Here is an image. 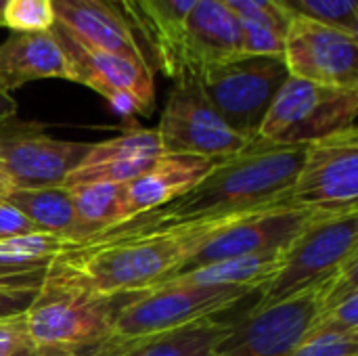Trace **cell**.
<instances>
[{
    "label": "cell",
    "instance_id": "obj_8",
    "mask_svg": "<svg viewBox=\"0 0 358 356\" xmlns=\"http://www.w3.org/2000/svg\"><path fill=\"white\" fill-rule=\"evenodd\" d=\"M254 294L248 287H189L159 285L143 294L126 296L113 321V336L141 340L178 329L182 325L218 317L243 298Z\"/></svg>",
    "mask_w": 358,
    "mask_h": 356
},
{
    "label": "cell",
    "instance_id": "obj_26",
    "mask_svg": "<svg viewBox=\"0 0 358 356\" xmlns=\"http://www.w3.org/2000/svg\"><path fill=\"white\" fill-rule=\"evenodd\" d=\"M358 256L350 258L331 279L313 327L306 336L358 334Z\"/></svg>",
    "mask_w": 358,
    "mask_h": 356
},
{
    "label": "cell",
    "instance_id": "obj_2",
    "mask_svg": "<svg viewBox=\"0 0 358 356\" xmlns=\"http://www.w3.org/2000/svg\"><path fill=\"white\" fill-rule=\"evenodd\" d=\"M304 149L306 145L252 141L233 157L216 162L197 187L159 212L170 220H199L285 204L300 172Z\"/></svg>",
    "mask_w": 358,
    "mask_h": 356
},
{
    "label": "cell",
    "instance_id": "obj_27",
    "mask_svg": "<svg viewBox=\"0 0 358 356\" xmlns=\"http://www.w3.org/2000/svg\"><path fill=\"white\" fill-rule=\"evenodd\" d=\"M289 19L292 17H273V15L237 19L241 31V52L262 55V57H283Z\"/></svg>",
    "mask_w": 358,
    "mask_h": 356
},
{
    "label": "cell",
    "instance_id": "obj_22",
    "mask_svg": "<svg viewBox=\"0 0 358 356\" xmlns=\"http://www.w3.org/2000/svg\"><path fill=\"white\" fill-rule=\"evenodd\" d=\"M69 245L71 241L48 233L0 241V285L40 287L50 262Z\"/></svg>",
    "mask_w": 358,
    "mask_h": 356
},
{
    "label": "cell",
    "instance_id": "obj_7",
    "mask_svg": "<svg viewBox=\"0 0 358 356\" xmlns=\"http://www.w3.org/2000/svg\"><path fill=\"white\" fill-rule=\"evenodd\" d=\"M155 130L164 153L203 157L214 164L250 145L218 115L195 73H180L174 80Z\"/></svg>",
    "mask_w": 358,
    "mask_h": 356
},
{
    "label": "cell",
    "instance_id": "obj_38",
    "mask_svg": "<svg viewBox=\"0 0 358 356\" xmlns=\"http://www.w3.org/2000/svg\"><path fill=\"white\" fill-rule=\"evenodd\" d=\"M4 2H6V0H0V13H2V6H4Z\"/></svg>",
    "mask_w": 358,
    "mask_h": 356
},
{
    "label": "cell",
    "instance_id": "obj_16",
    "mask_svg": "<svg viewBox=\"0 0 358 356\" xmlns=\"http://www.w3.org/2000/svg\"><path fill=\"white\" fill-rule=\"evenodd\" d=\"M132 25L153 71L180 76L182 25L197 0H113Z\"/></svg>",
    "mask_w": 358,
    "mask_h": 356
},
{
    "label": "cell",
    "instance_id": "obj_20",
    "mask_svg": "<svg viewBox=\"0 0 358 356\" xmlns=\"http://www.w3.org/2000/svg\"><path fill=\"white\" fill-rule=\"evenodd\" d=\"M69 80L67 59L48 31L10 34L0 44V92L38 82V80Z\"/></svg>",
    "mask_w": 358,
    "mask_h": 356
},
{
    "label": "cell",
    "instance_id": "obj_9",
    "mask_svg": "<svg viewBox=\"0 0 358 356\" xmlns=\"http://www.w3.org/2000/svg\"><path fill=\"white\" fill-rule=\"evenodd\" d=\"M50 34L67 59L69 82L92 88L122 115L153 113L155 71L147 63L86 46L57 21Z\"/></svg>",
    "mask_w": 358,
    "mask_h": 356
},
{
    "label": "cell",
    "instance_id": "obj_18",
    "mask_svg": "<svg viewBox=\"0 0 358 356\" xmlns=\"http://www.w3.org/2000/svg\"><path fill=\"white\" fill-rule=\"evenodd\" d=\"M52 6L57 23L82 44L149 65L132 25L109 0H52Z\"/></svg>",
    "mask_w": 358,
    "mask_h": 356
},
{
    "label": "cell",
    "instance_id": "obj_33",
    "mask_svg": "<svg viewBox=\"0 0 358 356\" xmlns=\"http://www.w3.org/2000/svg\"><path fill=\"white\" fill-rule=\"evenodd\" d=\"M38 296V287H10L0 285V321L25 315Z\"/></svg>",
    "mask_w": 358,
    "mask_h": 356
},
{
    "label": "cell",
    "instance_id": "obj_31",
    "mask_svg": "<svg viewBox=\"0 0 358 356\" xmlns=\"http://www.w3.org/2000/svg\"><path fill=\"white\" fill-rule=\"evenodd\" d=\"M48 350L36 346L29 336L25 315L0 321V356H42Z\"/></svg>",
    "mask_w": 358,
    "mask_h": 356
},
{
    "label": "cell",
    "instance_id": "obj_14",
    "mask_svg": "<svg viewBox=\"0 0 358 356\" xmlns=\"http://www.w3.org/2000/svg\"><path fill=\"white\" fill-rule=\"evenodd\" d=\"M283 61L292 78L358 90V36L306 17H292Z\"/></svg>",
    "mask_w": 358,
    "mask_h": 356
},
{
    "label": "cell",
    "instance_id": "obj_34",
    "mask_svg": "<svg viewBox=\"0 0 358 356\" xmlns=\"http://www.w3.org/2000/svg\"><path fill=\"white\" fill-rule=\"evenodd\" d=\"M31 233H38V231L27 220V216H23L15 206H10L4 197H0V241L19 239Z\"/></svg>",
    "mask_w": 358,
    "mask_h": 356
},
{
    "label": "cell",
    "instance_id": "obj_37",
    "mask_svg": "<svg viewBox=\"0 0 358 356\" xmlns=\"http://www.w3.org/2000/svg\"><path fill=\"white\" fill-rule=\"evenodd\" d=\"M10 189H15V187H13V183H10V180H8V176L0 170V197H4Z\"/></svg>",
    "mask_w": 358,
    "mask_h": 356
},
{
    "label": "cell",
    "instance_id": "obj_30",
    "mask_svg": "<svg viewBox=\"0 0 358 356\" xmlns=\"http://www.w3.org/2000/svg\"><path fill=\"white\" fill-rule=\"evenodd\" d=\"M287 356H358V334L304 336Z\"/></svg>",
    "mask_w": 358,
    "mask_h": 356
},
{
    "label": "cell",
    "instance_id": "obj_29",
    "mask_svg": "<svg viewBox=\"0 0 358 356\" xmlns=\"http://www.w3.org/2000/svg\"><path fill=\"white\" fill-rule=\"evenodd\" d=\"M55 21L52 0H6L0 13V27L10 34L48 31Z\"/></svg>",
    "mask_w": 358,
    "mask_h": 356
},
{
    "label": "cell",
    "instance_id": "obj_28",
    "mask_svg": "<svg viewBox=\"0 0 358 356\" xmlns=\"http://www.w3.org/2000/svg\"><path fill=\"white\" fill-rule=\"evenodd\" d=\"M292 17H306L358 36V0H277Z\"/></svg>",
    "mask_w": 358,
    "mask_h": 356
},
{
    "label": "cell",
    "instance_id": "obj_32",
    "mask_svg": "<svg viewBox=\"0 0 358 356\" xmlns=\"http://www.w3.org/2000/svg\"><path fill=\"white\" fill-rule=\"evenodd\" d=\"M141 340H126V338H105L101 342L80 346V348H69V350H48L42 356H126Z\"/></svg>",
    "mask_w": 358,
    "mask_h": 356
},
{
    "label": "cell",
    "instance_id": "obj_13",
    "mask_svg": "<svg viewBox=\"0 0 358 356\" xmlns=\"http://www.w3.org/2000/svg\"><path fill=\"white\" fill-rule=\"evenodd\" d=\"M90 143L61 141L40 122H0V170L15 189L63 185L65 176L86 155Z\"/></svg>",
    "mask_w": 358,
    "mask_h": 356
},
{
    "label": "cell",
    "instance_id": "obj_21",
    "mask_svg": "<svg viewBox=\"0 0 358 356\" xmlns=\"http://www.w3.org/2000/svg\"><path fill=\"white\" fill-rule=\"evenodd\" d=\"M283 252H273V254H264V256L216 260V262L191 269L187 273L172 275L153 287H159V285H189V287L222 285V287H248V290L260 292L275 277L279 266L283 264Z\"/></svg>",
    "mask_w": 358,
    "mask_h": 356
},
{
    "label": "cell",
    "instance_id": "obj_1",
    "mask_svg": "<svg viewBox=\"0 0 358 356\" xmlns=\"http://www.w3.org/2000/svg\"><path fill=\"white\" fill-rule=\"evenodd\" d=\"M231 218L170 220L159 210L141 214L71 243L50 262L42 283L80 287L105 298L143 294L176 275Z\"/></svg>",
    "mask_w": 358,
    "mask_h": 356
},
{
    "label": "cell",
    "instance_id": "obj_25",
    "mask_svg": "<svg viewBox=\"0 0 358 356\" xmlns=\"http://www.w3.org/2000/svg\"><path fill=\"white\" fill-rule=\"evenodd\" d=\"M231 327L233 323L218 317L201 319L166 334L141 338L126 356H218V346Z\"/></svg>",
    "mask_w": 358,
    "mask_h": 356
},
{
    "label": "cell",
    "instance_id": "obj_19",
    "mask_svg": "<svg viewBox=\"0 0 358 356\" xmlns=\"http://www.w3.org/2000/svg\"><path fill=\"white\" fill-rule=\"evenodd\" d=\"M214 162L193 155H170L157 157L145 172L124 185V216L132 220L141 214L159 210L201 183L212 170Z\"/></svg>",
    "mask_w": 358,
    "mask_h": 356
},
{
    "label": "cell",
    "instance_id": "obj_24",
    "mask_svg": "<svg viewBox=\"0 0 358 356\" xmlns=\"http://www.w3.org/2000/svg\"><path fill=\"white\" fill-rule=\"evenodd\" d=\"M71 195L76 212L73 243H82L115 225L126 222L124 216V185L88 183L65 187Z\"/></svg>",
    "mask_w": 358,
    "mask_h": 356
},
{
    "label": "cell",
    "instance_id": "obj_6",
    "mask_svg": "<svg viewBox=\"0 0 358 356\" xmlns=\"http://www.w3.org/2000/svg\"><path fill=\"white\" fill-rule=\"evenodd\" d=\"M126 296L105 298L80 287L42 283L25 313L31 340L42 350H69L113 336V321Z\"/></svg>",
    "mask_w": 358,
    "mask_h": 356
},
{
    "label": "cell",
    "instance_id": "obj_11",
    "mask_svg": "<svg viewBox=\"0 0 358 356\" xmlns=\"http://www.w3.org/2000/svg\"><path fill=\"white\" fill-rule=\"evenodd\" d=\"M287 201L319 212L358 208L357 126L306 145Z\"/></svg>",
    "mask_w": 358,
    "mask_h": 356
},
{
    "label": "cell",
    "instance_id": "obj_12",
    "mask_svg": "<svg viewBox=\"0 0 358 356\" xmlns=\"http://www.w3.org/2000/svg\"><path fill=\"white\" fill-rule=\"evenodd\" d=\"M315 212L319 210H310L285 201V204H273L266 208L237 214L227 225H222L187 260V264L178 273H187L191 269L216 260L283 252L308 225Z\"/></svg>",
    "mask_w": 358,
    "mask_h": 356
},
{
    "label": "cell",
    "instance_id": "obj_5",
    "mask_svg": "<svg viewBox=\"0 0 358 356\" xmlns=\"http://www.w3.org/2000/svg\"><path fill=\"white\" fill-rule=\"evenodd\" d=\"M283 57L239 55L199 73L201 88L218 115L248 143L258 130L285 80Z\"/></svg>",
    "mask_w": 358,
    "mask_h": 356
},
{
    "label": "cell",
    "instance_id": "obj_15",
    "mask_svg": "<svg viewBox=\"0 0 358 356\" xmlns=\"http://www.w3.org/2000/svg\"><path fill=\"white\" fill-rule=\"evenodd\" d=\"M164 155L155 128H128L120 136L88 147L80 164L65 176L63 187L88 183L126 185Z\"/></svg>",
    "mask_w": 358,
    "mask_h": 356
},
{
    "label": "cell",
    "instance_id": "obj_36",
    "mask_svg": "<svg viewBox=\"0 0 358 356\" xmlns=\"http://www.w3.org/2000/svg\"><path fill=\"white\" fill-rule=\"evenodd\" d=\"M17 115V101L6 94V92H0V122L2 120H10Z\"/></svg>",
    "mask_w": 358,
    "mask_h": 356
},
{
    "label": "cell",
    "instance_id": "obj_23",
    "mask_svg": "<svg viewBox=\"0 0 358 356\" xmlns=\"http://www.w3.org/2000/svg\"><path fill=\"white\" fill-rule=\"evenodd\" d=\"M4 199L15 206L38 233L59 235L67 241L76 233V212L71 195L63 185L31 187V189H10ZM73 243V241H71Z\"/></svg>",
    "mask_w": 358,
    "mask_h": 356
},
{
    "label": "cell",
    "instance_id": "obj_4",
    "mask_svg": "<svg viewBox=\"0 0 358 356\" xmlns=\"http://www.w3.org/2000/svg\"><path fill=\"white\" fill-rule=\"evenodd\" d=\"M358 90L287 78L277 92L256 141L266 145H308L357 126Z\"/></svg>",
    "mask_w": 358,
    "mask_h": 356
},
{
    "label": "cell",
    "instance_id": "obj_10",
    "mask_svg": "<svg viewBox=\"0 0 358 356\" xmlns=\"http://www.w3.org/2000/svg\"><path fill=\"white\" fill-rule=\"evenodd\" d=\"M336 277L271 306H254L220 342L218 356H287L308 334L321 300Z\"/></svg>",
    "mask_w": 358,
    "mask_h": 356
},
{
    "label": "cell",
    "instance_id": "obj_17",
    "mask_svg": "<svg viewBox=\"0 0 358 356\" xmlns=\"http://www.w3.org/2000/svg\"><path fill=\"white\" fill-rule=\"evenodd\" d=\"M239 55L243 52L237 17L218 0H197L182 25L180 73L199 76Z\"/></svg>",
    "mask_w": 358,
    "mask_h": 356
},
{
    "label": "cell",
    "instance_id": "obj_35",
    "mask_svg": "<svg viewBox=\"0 0 358 356\" xmlns=\"http://www.w3.org/2000/svg\"><path fill=\"white\" fill-rule=\"evenodd\" d=\"M222 2L237 19L256 17V15H273V17H292L277 0H218Z\"/></svg>",
    "mask_w": 358,
    "mask_h": 356
},
{
    "label": "cell",
    "instance_id": "obj_3",
    "mask_svg": "<svg viewBox=\"0 0 358 356\" xmlns=\"http://www.w3.org/2000/svg\"><path fill=\"white\" fill-rule=\"evenodd\" d=\"M358 256V208L315 212L300 235L285 248L283 264L260 290L256 306L287 300L338 273Z\"/></svg>",
    "mask_w": 358,
    "mask_h": 356
},
{
    "label": "cell",
    "instance_id": "obj_39",
    "mask_svg": "<svg viewBox=\"0 0 358 356\" xmlns=\"http://www.w3.org/2000/svg\"><path fill=\"white\" fill-rule=\"evenodd\" d=\"M109 2H111V4H113V0H109Z\"/></svg>",
    "mask_w": 358,
    "mask_h": 356
}]
</instances>
